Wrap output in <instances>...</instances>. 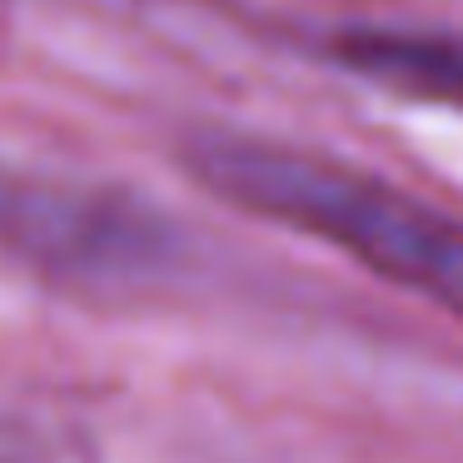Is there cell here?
<instances>
[{"mask_svg": "<svg viewBox=\"0 0 463 463\" xmlns=\"http://www.w3.org/2000/svg\"><path fill=\"white\" fill-rule=\"evenodd\" d=\"M194 175L220 200L354 254L364 269L463 314V224L349 165L260 140H210Z\"/></svg>", "mask_w": 463, "mask_h": 463, "instance_id": "obj_1", "label": "cell"}, {"mask_svg": "<svg viewBox=\"0 0 463 463\" xmlns=\"http://www.w3.org/2000/svg\"><path fill=\"white\" fill-rule=\"evenodd\" d=\"M354 75H369L403 95L463 110V35L443 31H349L334 45Z\"/></svg>", "mask_w": 463, "mask_h": 463, "instance_id": "obj_2", "label": "cell"}, {"mask_svg": "<svg viewBox=\"0 0 463 463\" xmlns=\"http://www.w3.org/2000/svg\"><path fill=\"white\" fill-rule=\"evenodd\" d=\"M35 439L21 433L15 423H0V463H35Z\"/></svg>", "mask_w": 463, "mask_h": 463, "instance_id": "obj_3", "label": "cell"}]
</instances>
